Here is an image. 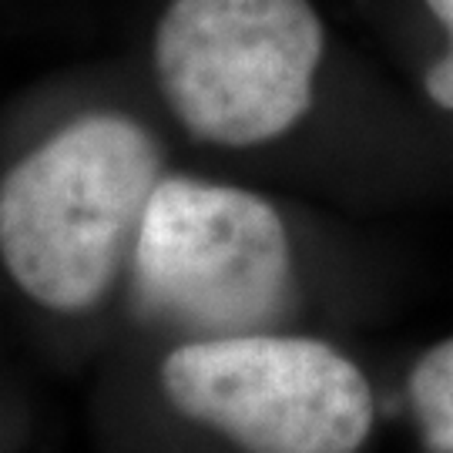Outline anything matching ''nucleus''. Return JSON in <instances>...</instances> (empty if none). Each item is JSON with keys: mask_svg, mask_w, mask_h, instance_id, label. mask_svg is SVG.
I'll list each match as a JSON object with an SVG mask.
<instances>
[{"mask_svg": "<svg viewBox=\"0 0 453 453\" xmlns=\"http://www.w3.org/2000/svg\"><path fill=\"white\" fill-rule=\"evenodd\" d=\"M131 256L148 309L202 340L256 333L289 296L292 249L279 211L232 185L162 179Z\"/></svg>", "mask_w": 453, "mask_h": 453, "instance_id": "obj_4", "label": "nucleus"}, {"mask_svg": "<svg viewBox=\"0 0 453 453\" xmlns=\"http://www.w3.org/2000/svg\"><path fill=\"white\" fill-rule=\"evenodd\" d=\"M426 7L447 27V34H450V50L426 71L423 88H426V95L434 97L443 111L453 114V0H426Z\"/></svg>", "mask_w": 453, "mask_h": 453, "instance_id": "obj_6", "label": "nucleus"}, {"mask_svg": "<svg viewBox=\"0 0 453 453\" xmlns=\"http://www.w3.org/2000/svg\"><path fill=\"white\" fill-rule=\"evenodd\" d=\"M162 389L181 417L245 453H357L372 430L366 376L306 336L192 340L165 359Z\"/></svg>", "mask_w": 453, "mask_h": 453, "instance_id": "obj_3", "label": "nucleus"}, {"mask_svg": "<svg viewBox=\"0 0 453 453\" xmlns=\"http://www.w3.org/2000/svg\"><path fill=\"white\" fill-rule=\"evenodd\" d=\"M323 50V20L309 0H172L151 65L192 138L252 148L303 121Z\"/></svg>", "mask_w": 453, "mask_h": 453, "instance_id": "obj_2", "label": "nucleus"}, {"mask_svg": "<svg viewBox=\"0 0 453 453\" xmlns=\"http://www.w3.org/2000/svg\"><path fill=\"white\" fill-rule=\"evenodd\" d=\"M410 403L430 453H453V336L423 353L410 372Z\"/></svg>", "mask_w": 453, "mask_h": 453, "instance_id": "obj_5", "label": "nucleus"}, {"mask_svg": "<svg viewBox=\"0 0 453 453\" xmlns=\"http://www.w3.org/2000/svg\"><path fill=\"white\" fill-rule=\"evenodd\" d=\"M162 151L134 118H74L0 179V262L34 303L54 312L91 309L111 289Z\"/></svg>", "mask_w": 453, "mask_h": 453, "instance_id": "obj_1", "label": "nucleus"}]
</instances>
